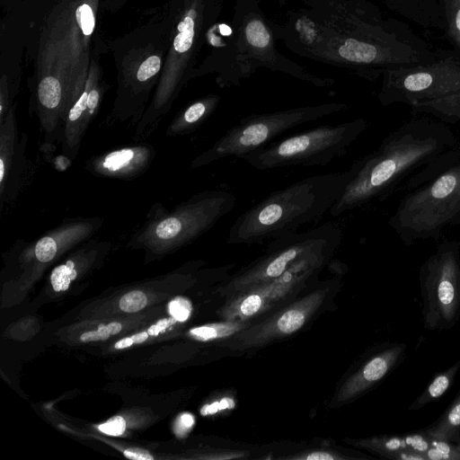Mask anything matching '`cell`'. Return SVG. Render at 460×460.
<instances>
[{"label":"cell","mask_w":460,"mask_h":460,"mask_svg":"<svg viewBox=\"0 0 460 460\" xmlns=\"http://www.w3.org/2000/svg\"><path fill=\"white\" fill-rule=\"evenodd\" d=\"M155 157L153 146L137 142L93 155L85 161L84 168L97 177L133 180L148 170Z\"/></svg>","instance_id":"5bb4252c"},{"label":"cell","mask_w":460,"mask_h":460,"mask_svg":"<svg viewBox=\"0 0 460 460\" xmlns=\"http://www.w3.org/2000/svg\"><path fill=\"white\" fill-rule=\"evenodd\" d=\"M411 108L412 114H426L445 123L460 121V93L438 100L419 103Z\"/></svg>","instance_id":"ffe728a7"},{"label":"cell","mask_w":460,"mask_h":460,"mask_svg":"<svg viewBox=\"0 0 460 460\" xmlns=\"http://www.w3.org/2000/svg\"><path fill=\"white\" fill-rule=\"evenodd\" d=\"M420 430L433 438L460 445V387L443 413L434 422Z\"/></svg>","instance_id":"ac0fdd59"},{"label":"cell","mask_w":460,"mask_h":460,"mask_svg":"<svg viewBox=\"0 0 460 460\" xmlns=\"http://www.w3.org/2000/svg\"><path fill=\"white\" fill-rule=\"evenodd\" d=\"M191 312V302L186 297L176 296L168 304V313L170 316L178 323L186 322L190 317Z\"/></svg>","instance_id":"4316f807"},{"label":"cell","mask_w":460,"mask_h":460,"mask_svg":"<svg viewBox=\"0 0 460 460\" xmlns=\"http://www.w3.org/2000/svg\"><path fill=\"white\" fill-rule=\"evenodd\" d=\"M85 86L66 117L60 143L61 155L71 161L76 158L83 139L101 108V90L93 84Z\"/></svg>","instance_id":"9a60e30c"},{"label":"cell","mask_w":460,"mask_h":460,"mask_svg":"<svg viewBox=\"0 0 460 460\" xmlns=\"http://www.w3.org/2000/svg\"><path fill=\"white\" fill-rule=\"evenodd\" d=\"M460 371V358L447 369L438 372L420 394L411 402L409 410L416 411L441 398L454 385Z\"/></svg>","instance_id":"d6986e66"},{"label":"cell","mask_w":460,"mask_h":460,"mask_svg":"<svg viewBox=\"0 0 460 460\" xmlns=\"http://www.w3.org/2000/svg\"><path fill=\"white\" fill-rule=\"evenodd\" d=\"M178 34L174 39L173 47L177 52L183 53L190 49L194 37V21L186 16L178 25Z\"/></svg>","instance_id":"603a6c76"},{"label":"cell","mask_w":460,"mask_h":460,"mask_svg":"<svg viewBox=\"0 0 460 460\" xmlns=\"http://www.w3.org/2000/svg\"><path fill=\"white\" fill-rule=\"evenodd\" d=\"M175 323H178L172 316L170 318H164L151 325L146 331L150 336H157L162 332H164L168 328L172 326Z\"/></svg>","instance_id":"e575fe53"},{"label":"cell","mask_w":460,"mask_h":460,"mask_svg":"<svg viewBox=\"0 0 460 460\" xmlns=\"http://www.w3.org/2000/svg\"><path fill=\"white\" fill-rule=\"evenodd\" d=\"M446 29L445 34L455 49L460 52V0H438Z\"/></svg>","instance_id":"7402d4cb"},{"label":"cell","mask_w":460,"mask_h":460,"mask_svg":"<svg viewBox=\"0 0 460 460\" xmlns=\"http://www.w3.org/2000/svg\"><path fill=\"white\" fill-rule=\"evenodd\" d=\"M460 224V160L408 191L388 220L405 245L432 239Z\"/></svg>","instance_id":"277c9868"},{"label":"cell","mask_w":460,"mask_h":460,"mask_svg":"<svg viewBox=\"0 0 460 460\" xmlns=\"http://www.w3.org/2000/svg\"><path fill=\"white\" fill-rule=\"evenodd\" d=\"M351 175L350 169L312 175L270 193L236 218L226 243H262L317 222L343 194Z\"/></svg>","instance_id":"7a4b0ae2"},{"label":"cell","mask_w":460,"mask_h":460,"mask_svg":"<svg viewBox=\"0 0 460 460\" xmlns=\"http://www.w3.org/2000/svg\"><path fill=\"white\" fill-rule=\"evenodd\" d=\"M161 60L157 56L149 57L137 68L135 80L139 84H145L152 79L160 70Z\"/></svg>","instance_id":"f1b7e54d"},{"label":"cell","mask_w":460,"mask_h":460,"mask_svg":"<svg viewBox=\"0 0 460 460\" xmlns=\"http://www.w3.org/2000/svg\"><path fill=\"white\" fill-rule=\"evenodd\" d=\"M122 330V324L119 322H111L107 324L98 326L97 329L85 332L80 336L83 342L105 341L110 337L119 333Z\"/></svg>","instance_id":"d4e9b609"},{"label":"cell","mask_w":460,"mask_h":460,"mask_svg":"<svg viewBox=\"0 0 460 460\" xmlns=\"http://www.w3.org/2000/svg\"><path fill=\"white\" fill-rule=\"evenodd\" d=\"M124 456L131 460H153L151 453L140 447H129L123 451Z\"/></svg>","instance_id":"d590c367"},{"label":"cell","mask_w":460,"mask_h":460,"mask_svg":"<svg viewBox=\"0 0 460 460\" xmlns=\"http://www.w3.org/2000/svg\"><path fill=\"white\" fill-rule=\"evenodd\" d=\"M248 42L256 48H265L270 43V34L264 24L258 20L250 22L245 29Z\"/></svg>","instance_id":"cb8c5ba5"},{"label":"cell","mask_w":460,"mask_h":460,"mask_svg":"<svg viewBox=\"0 0 460 460\" xmlns=\"http://www.w3.org/2000/svg\"><path fill=\"white\" fill-rule=\"evenodd\" d=\"M327 293L326 288L309 293L237 333L227 345L239 349L259 347L296 332L320 308Z\"/></svg>","instance_id":"8fae6325"},{"label":"cell","mask_w":460,"mask_h":460,"mask_svg":"<svg viewBox=\"0 0 460 460\" xmlns=\"http://www.w3.org/2000/svg\"><path fill=\"white\" fill-rule=\"evenodd\" d=\"M346 109L342 103H329L248 115L198 155L190 162V168L197 169L230 156L241 159L293 128Z\"/></svg>","instance_id":"8992f818"},{"label":"cell","mask_w":460,"mask_h":460,"mask_svg":"<svg viewBox=\"0 0 460 460\" xmlns=\"http://www.w3.org/2000/svg\"><path fill=\"white\" fill-rule=\"evenodd\" d=\"M126 421L121 416H114L98 426V429L106 435L118 437L126 430Z\"/></svg>","instance_id":"f546056e"},{"label":"cell","mask_w":460,"mask_h":460,"mask_svg":"<svg viewBox=\"0 0 460 460\" xmlns=\"http://www.w3.org/2000/svg\"><path fill=\"white\" fill-rule=\"evenodd\" d=\"M147 304L146 295L141 290H132L121 296L119 305L121 311L136 313L146 307Z\"/></svg>","instance_id":"484cf974"},{"label":"cell","mask_w":460,"mask_h":460,"mask_svg":"<svg viewBox=\"0 0 460 460\" xmlns=\"http://www.w3.org/2000/svg\"><path fill=\"white\" fill-rule=\"evenodd\" d=\"M82 31L84 35H90L94 27V17L88 4H82L76 11Z\"/></svg>","instance_id":"4dcf8cb0"},{"label":"cell","mask_w":460,"mask_h":460,"mask_svg":"<svg viewBox=\"0 0 460 460\" xmlns=\"http://www.w3.org/2000/svg\"><path fill=\"white\" fill-rule=\"evenodd\" d=\"M332 256L325 254L302 260L280 277L229 296L220 310L221 317L246 322L260 316L299 291Z\"/></svg>","instance_id":"30bf717a"},{"label":"cell","mask_w":460,"mask_h":460,"mask_svg":"<svg viewBox=\"0 0 460 460\" xmlns=\"http://www.w3.org/2000/svg\"><path fill=\"white\" fill-rule=\"evenodd\" d=\"M252 324L249 321H228L207 323L193 327L189 331V336L199 341H213L234 337Z\"/></svg>","instance_id":"44dd1931"},{"label":"cell","mask_w":460,"mask_h":460,"mask_svg":"<svg viewBox=\"0 0 460 460\" xmlns=\"http://www.w3.org/2000/svg\"><path fill=\"white\" fill-rule=\"evenodd\" d=\"M219 99L206 97L199 99L179 111L169 123L165 135L181 137L197 130L214 112Z\"/></svg>","instance_id":"e0dca14e"},{"label":"cell","mask_w":460,"mask_h":460,"mask_svg":"<svg viewBox=\"0 0 460 460\" xmlns=\"http://www.w3.org/2000/svg\"><path fill=\"white\" fill-rule=\"evenodd\" d=\"M367 127L362 118L321 125L271 142L241 159L261 171L295 165L325 166L343 156Z\"/></svg>","instance_id":"5b68a950"},{"label":"cell","mask_w":460,"mask_h":460,"mask_svg":"<svg viewBox=\"0 0 460 460\" xmlns=\"http://www.w3.org/2000/svg\"><path fill=\"white\" fill-rule=\"evenodd\" d=\"M149 333L147 331H143L141 332H137L131 336L123 338L114 344V348L117 349H122L128 348L134 344H140L146 341L149 338Z\"/></svg>","instance_id":"d6a6232c"},{"label":"cell","mask_w":460,"mask_h":460,"mask_svg":"<svg viewBox=\"0 0 460 460\" xmlns=\"http://www.w3.org/2000/svg\"><path fill=\"white\" fill-rule=\"evenodd\" d=\"M351 445L392 460H424L412 447L411 433L348 440Z\"/></svg>","instance_id":"2e32d148"},{"label":"cell","mask_w":460,"mask_h":460,"mask_svg":"<svg viewBox=\"0 0 460 460\" xmlns=\"http://www.w3.org/2000/svg\"><path fill=\"white\" fill-rule=\"evenodd\" d=\"M285 459L294 460H341L346 459L347 456H343L339 452L327 450V449H313L301 452L294 456H288L281 457Z\"/></svg>","instance_id":"83f0119b"},{"label":"cell","mask_w":460,"mask_h":460,"mask_svg":"<svg viewBox=\"0 0 460 460\" xmlns=\"http://www.w3.org/2000/svg\"><path fill=\"white\" fill-rule=\"evenodd\" d=\"M194 424V418L190 413H182L175 420L173 431L178 438L185 437Z\"/></svg>","instance_id":"1f68e13d"},{"label":"cell","mask_w":460,"mask_h":460,"mask_svg":"<svg viewBox=\"0 0 460 460\" xmlns=\"http://www.w3.org/2000/svg\"><path fill=\"white\" fill-rule=\"evenodd\" d=\"M341 239V229L333 223L274 238L266 253L232 278L223 290L231 296L252 286L280 277L302 260L333 255Z\"/></svg>","instance_id":"52a82bcc"},{"label":"cell","mask_w":460,"mask_h":460,"mask_svg":"<svg viewBox=\"0 0 460 460\" xmlns=\"http://www.w3.org/2000/svg\"><path fill=\"white\" fill-rule=\"evenodd\" d=\"M423 327L452 329L460 320V241L443 239L419 270Z\"/></svg>","instance_id":"ba28073f"},{"label":"cell","mask_w":460,"mask_h":460,"mask_svg":"<svg viewBox=\"0 0 460 460\" xmlns=\"http://www.w3.org/2000/svg\"><path fill=\"white\" fill-rule=\"evenodd\" d=\"M460 160V139L447 123L414 117L349 167L351 178L330 210L332 217L411 190Z\"/></svg>","instance_id":"6da1fadb"},{"label":"cell","mask_w":460,"mask_h":460,"mask_svg":"<svg viewBox=\"0 0 460 460\" xmlns=\"http://www.w3.org/2000/svg\"><path fill=\"white\" fill-rule=\"evenodd\" d=\"M460 93V52H446L423 65L385 71L379 100L410 107Z\"/></svg>","instance_id":"9c48e42d"},{"label":"cell","mask_w":460,"mask_h":460,"mask_svg":"<svg viewBox=\"0 0 460 460\" xmlns=\"http://www.w3.org/2000/svg\"><path fill=\"white\" fill-rule=\"evenodd\" d=\"M28 137L19 134L15 108L0 121V212L13 203L26 184L31 171Z\"/></svg>","instance_id":"7c38bea8"},{"label":"cell","mask_w":460,"mask_h":460,"mask_svg":"<svg viewBox=\"0 0 460 460\" xmlns=\"http://www.w3.org/2000/svg\"><path fill=\"white\" fill-rule=\"evenodd\" d=\"M407 348L404 342L393 341L382 343L370 351L340 387L334 402H349L380 384L404 361Z\"/></svg>","instance_id":"4fadbf2b"},{"label":"cell","mask_w":460,"mask_h":460,"mask_svg":"<svg viewBox=\"0 0 460 460\" xmlns=\"http://www.w3.org/2000/svg\"><path fill=\"white\" fill-rule=\"evenodd\" d=\"M235 204V196L226 190H202L172 209L155 203L127 245L143 249L149 257L172 252L209 231Z\"/></svg>","instance_id":"3957f363"},{"label":"cell","mask_w":460,"mask_h":460,"mask_svg":"<svg viewBox=\"0 0 460 460\" xmlns=\"http://www.w3.org/2000/svg\"><path fill=\"white\" fill-rule=\"evenodd\" d=\"M234 403L232 399L225 398L220 402H215L213 403L204 405L200 410V413L204 416L213 414L224 409H231L234 407Z\"/></svg>","instance_id":"836d02e7"}]
</instances>
